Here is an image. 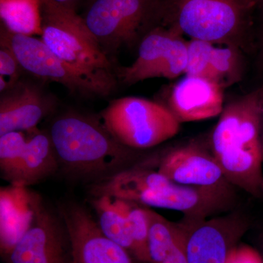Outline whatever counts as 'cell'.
I'll return each instance as SVG.
<instances>
[{
	"label": "cell",
	"mask_w": 263,
	"mask_h": 263,
	"mask_svg": "<svg viewBox=\"0 0 263 263\" xmlns=\"http://www.w3.org/2000/svg\"><path fill=\"white\" fill-rule=\"evenodd\" d=\"M259 136H260L261 148H262V172H263V108L261 112L260 128H259Z\"/></svg>",
	"instance_id": "28"
},
{
	"label": "cell",
	"mask_w": 263,
	"mask_h": 263,
	"mask_svg": "<svg viewBox=\"0 0 263 263\" xmlns=\"http://www.w3.org/2000/svg\"><path fill=\"white\" fill-rule=\"evenodd\" d=\"M41 0H0L3 27L20 35H42Z\"/></svg>",
	"instance_id": "18"
},
{
	"label": "cell",
	"mask_w": 263,
	"mask_h": 263,
	"mask_svg": "<svg viewBox=\"0 0 263 263\" xmlns=\"http://www.w3.org/2000/svg\"><path fill=\"white\" fill-rule=\"evenodd\" d=\"M226 263H263V259L252 247L236 246L230 252Z\"/></svg>",
	"instance_id": "24"
},
{
	"label": "cell",
	"mask_w": 263,
	"mask_h": 263,
	"mask_svg": "<svg viewBox=\"0 0 263 263\" xmlns=\"http://www.w3.org/2000/svg\"><path fill=\"white\" fill-rule=\"evenodd\" d=\"M48 134L59 162L76 174L95 176L122 171L138 158L137 150L117 141L103 124L77 114L57 119Z\"/></svg>",
	"instance_id": "3"
},
{
	"label": "cell",
	"mask_w": 263,
	"mask_h": 263,
	"mask_svg": "<svg viewBox=\"0 0 263 263\" xmlns=\"http://www.w3.org/2000/svg\"><path fill=\"white\" fill-rule=\"evenodd\" d=\"M46 1V0H41V2H44Z\"/></svg>",
	"instance_id": "30"
},
{
	"label": "cell",
	"mask_w": 263,
	"mask_h": 263,
	"mask_svg": "<svg viewBox=\"0 0 263 263\" xmlns=\"http://www.w3.org/2000/svg\"><path fill=\"white\" fill-rule=\"evenodd\" d=\"M188 263H226L237 242L248 229V222L238 213L182 221Z\"/></svg>",
	"instance_id": "10"
},
{
	"label": "cell",
	"mask_w": 263,
	"mask_h": 263,
	"mask_svg": "<svg viewBox=\"0 0 263 263\" xmlns=\"http://www.w3.org/2000/svg\"><path fill=\"white\" fill-rule=\"evenodd\" d=\"M1 43L13 51L22 69L39 79L61 84L71 92L85 97L110 94L109 90L66 63L42 40L13 34L2 27Z\"/></svg>",
	"instance_id": "7"
},
{
	"label": "cell",
	"mask_w": 263,
	"mask_h": 263,
	"mask_svg": "<svg viewBox=\"0 0 263 263\" xmlns=\"http://www.w3.org/2000/svg\"><path fill=\"white\" fill-rule=\"evenodd\" d=\"M27 139L21 131L0 136V170L3 179L11 181L25 150Z\"/></svg>",
	"instance_id": "22"
},
{
	"label": "cell",
	"mask_w": 263,
	"mask_h": 263,
	"mask_svg": "<svg viewBox=\"0 0 263 263\" xmlns=\"http://www.w3.org/2000/svg\"><path fill=\"white\" fill-rule=\"evenodd\" d=\"M257 43L258 46L259 65L263 70V26L262 29L259 30L257 37Z\"/></svg>",
	"instance_id": "26"
},
{
	"label": "cell",
	"mask_w": 263,
	"mask_h": 263,
	"mask_svg": "<svg viewBox=\"0 0 263 263\" xmlns=\"http://www.w3.org/2000/svg\"><path fill=\"white\" fill-rule=\"evenodd\" d=\"M37 196L24 186L12 185L0 193V246L3 257L11 250L26 233L34 214Z\"/></svg>",
	"instance_id": "16"
},
{
	"label": "cell",
	"mask_w": 263,
	"mask_h": 263,
	"mask_svg": "<svg viewBox=\"0 0 263 263\" xmlns=\"http://www.w3.org/2000/svg\"><path fill=\"white\" fill-rule=\"evenodd\" d=\"M181 224V233L177 242L171 253L161 263H188L185 245V230L182 223Z\"/></svg>",
	"instance_id": "25"
},
{
	"label": "cell",
	"mask_w": 263,
	"mask_h": 263,
	"mask_svg": "<svg viewBox=\"0 0 263 263\" xmlns=\"http://www.w3.org/2000/svg\"><path fill=\"white\" fill-rule=\"evenodd\" d=\"M158 26L190 39L249 52L255 41V0H157ZM157 26V27H158Z\"/></svg>",
	"instance_id": "2"
},
{
	"label": "cell",
	"mask_w": 263,
	"mask_h": 263,
	"mask_svg": "<svg viewBox=\"0 0 263 263\" xmlns=\"http://www.w3.org/2000/svg\"><path fill=\"white\" fill-rule=\"evenodd\" d=\"M223 90L213 81L185 75L173 86L167 108L180 123L212 119L224 108Z\"/></svg>",
	"instance_id": "14"
},
{
	"label": "cell",
	"mask_w": 263,
	"mask_h": 263,
	"mask_svg": "<svg viewBox=\"0 0 263 263\" xmlns=\"http://www.w3.org/2000/svg\"><path fill=\"white\" fill-rule=\"evenodd\" d=\"M59 163L49 134L37 132L27 139L25 150L10 183L26 187L51 176L57 171Z\"/></svg>",
	"instance_id": "17"
},
{
	"label": "cell",
	"mask_w": 263,
	"mask_h": 263,
	"mask_svg": "<svg viewBox=\"0 0 263 263\" xmlns=\"http://www.w3.org/2000/svg\"><path fill=\"white\" fill-rule=\"evenodd\" d=\"M82 17L107 55L134 47L158 26L157 0H92Z\"/></svg>",
	"instance_id": "5"
},
{
	"label": "cell",
	"mask_w": 263,
	"mask_h": 263,
	"mask_svg": "<svg viewBox=\"0 0 263 263\" xmlns=\"http://www.w3.org/2000/svg\"><path fill=\"white\" fill-rule=\"evenodd\" d=\"M53 3L56 4L63 5V6L70 7L73 8V3L76 0H51Z\"/></svg>",
	"instance_id": "27"
},
{
	"label": "cell",
	"mask_w": 263,
	"mask_h": 263,
	"mask_svg": "<svg viewBox=\"0 0 263 263\" xmlns=\"http://www.w3.org/2000/svg\"><path fill=\"white\" fill-rule=\"evenodd\" d=\"M43 42L66 63L111 92L116 75L109 57L73 8L46 0L41 4Z\"/></svg>",
	"instance_id": "4"
},
{
	"label": "cell",
	"mask_w": 263,
	"mask_h": 263,
	"mask_svg": "<svg viewBox=\"0 0 263 263\" xmlns=\"http://www.w3.org/2000/svg\"><path fill=\"white\" fill-rule=\"evenodd\" d=\"M186 65L187 41L158 26L141 40L136 60L118 70L117 76L127 86L154 78L174 79L184 75Z\"/></svg>",
	"instance_id": "8"
},
{
	"label": "cell",
	"mask_w": 263,
	"mask_h": 263,
	"mask_svg": "<svg viewBox=\"0 0 263 263\" xmlns=\"http://www.w3.org/2000/svg\"><path fill=\"white\" fill-rule=\"evenodd\" d=\"M7 263H71L70 240L61 224L36 199L32 223L6 255Z\"/></svg>",
	"instance_id": "9"
},
{
	"label": "cell",
	"mask_w": 263,
	"mask_h": 263,
	"mask_svg": "<svg viewBox=\"0 0 263 263\" xmlns=\"http://www.w3.org/2000/svg\"><path fill=\"white\" fill-rule=\"evenodd\" d=\"M119 200L127 218L133 239L134 247L133 255L141 262L149 263L148 252V226L145 208L128 200Z\"/></svg>",
	"instance_id": "21"
},
{
	"label": "cell",
	"mask_w": 263,
	"mask_h": 263,
	"mask_svg": "<svg viewBox=\"0 0 263 263\" xmlns=\"http://www.w3.org/2000/svg\"><path fill=\"white\" fill-rule=\"evenodd\" d=\"M158 163L157 171L179 184L200 187L232 186L211 149L197 143L172 148L164 154Z\"/></svg>",
	"instance_id": "12"
},
{
	"label": "cell",
	"mask_w": 263,
	"mask_h": 263,
	"mask_svg": "<svg viewBox=\"0 0 263 263\" xmlns=\"http://www.w3.org/2000/svg\"><path fill=\"white\" fill-rule=\"evenodd\" d=\"M263 87L224 105L210 140V149L227 181L254 197L263 194L259 128Z\"/></svg>",
	"instance_id": "1"
},
{
	"label": "cell",
	"mask_w": 263,
	"mask_h": 263,
	"mask_svg": "<svg viewBox=\"0 0 263 263\" xmlns=\"http://www.w3.org/2000/svg\"><path fill=\"white\" fill-rule=\"evenodd\" d=\"M22 68L15 53L7 45L1 43L0 49V76L8 78L10 86L17 82L19 70Z\"/></svg>",
	"instance_id": "23"
},
{
	"label": "cell",
	"mask_w": 263,
	"mask_h": 263,
	"mask_svg": "<svg viewBox=\"0 0 263 263\" xmlns=\"http://www.w3.org/2000/svg\"><path fill=\"white\" fill-rule=\"evenodd\" d=\"M93 204L103 234L133 254V241L119 199L103 195L97 197Z\"/></svg>",
	"instance_id": "19"
},
{
	"label": "cell",
	"mask_w": 263,
	"mask_h": 263,
	"mask_svg": "<svg viewBox=\"0 0 263 263\" xmlns=\"http://www.w3.org/2000/svg\"><path fill=\"white\" fill-rule=\"evenodd\" d=\"M255 2L257 3L258 10L263 13V0H255Z\"/></svg>",
	"instance_id": "29"
},
{
	"label": "cell",
	"mask_w": 263,
	"mask_h": 263,
	"mask_svg": "<svg viewBox=\"0 0 263 263\" xmlns=\"http://www.w3.org/2000/svg\"><path fill=\"white\" fill-rule=\"evenodd\" d=\"M243 70V51L240 48L200 40L187 41L184 75L203 78L224 89L241 80Z\"/></svg>",
	"instance_id": "13"
},
{
	"label": "cell",
	"mask_w": 263,
	"mask_h": 263,
	"mask_svg": "<svg viewBox=\"0 0 263 263\" xmlns=\"http://www.w3.org/2000/svg\"><path fill=\"white\" fill-rule=\"evenodd\" d=\"M144 208L148 226L149 263H161L174 248L181 233V224L167 220L150 208Z\"/></svg>",
	"instance_id": "20"
},
{
	"label": "cell",
	"mask_w": 263,
	"mask_h": 263,
	"mask_svg": "<svg viewBox=\"0 0 263 263\" xmlns=\"http://www.w3.org/2000/svg\"><path fill=\"white\" fill-rule=\"evenodd\" d=\"M101 118L104 127L117 141L134 150L168 141L179 133L181 124L167 107L136 97L110 102Z\"/></svg>",
	"instance_id": "6"
},
{
	"label": "cell",
	"mask_w": 263,
	"mask_h": 263,
	"mask_svg": "<svg viewBox=\"0 0 263 263\" xmlns=\"http://www.w3.org/2000/svg\"><path fill=\"white\" fill-rule=\"evenodd\" d=\"M61 216L70 240L71 263H135L128 251L103 234L84 208L67 205Z\"/></svg>",
	"instance_id": "11"
},
{
	"label": "cell",
	"mask_w": 263,
	"mask_h": 263,
	"mask_svg": "<svg viewBox=\"0 0 263 263\" xmlns=\"http://www.w3.org/2000/svg\"><path fill=\"white\" fill-rule=\"evenodd\" d=\"M51 108V102L37 87L17 81L0 100V136L34 130Z\"/></svg>",
	"instance_id": "15"
}]
</instances>
